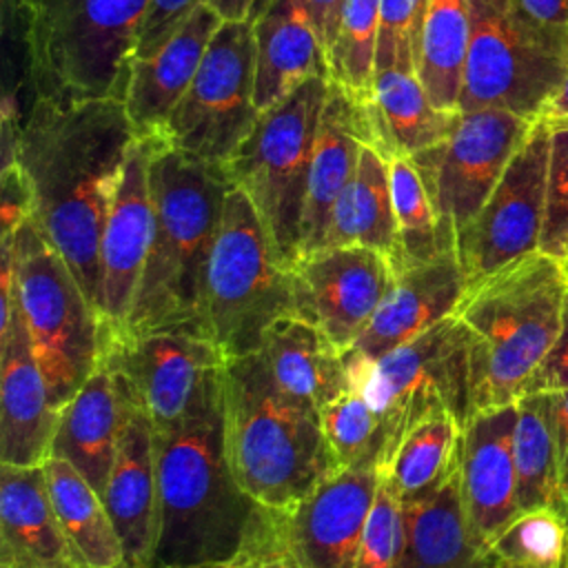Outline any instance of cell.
Instances as JSON below:
<instances>
[{"label": "cell", "mask_w": 568, "mask_h": 568, "mask_svg": "<svg viewBox=\"0 0 568 568\" xmlns=\"http://www.w3.org/2000/svg\"><path fill=\"white\" fill-rule=\"evenodd\" d=\"M135 140L124 102L113 98H38L24 109L18 129H2V166H18L29 191V217L71 266L95 313L100 240Z\"/></svg>", "instance_id": "obj_1"}, {"label": "cell", "mask_w": 568, "mask_h": 568, "mask_svg": "<svg viewBox=\"0 0 568 568\" xmlns=\"http://www.w3.org/2000/svg\"><path fill=\"white\" fill-rule=\"evenodd\" d=\"M224 366L175 426L155 430L160 528L151 568L282 559L277 513L235 481L224 444Z\"/></svg>", "instance_id": "obj_2"}, {"label": "cell", "mask_w": 568, "mask_h": 568, "mask_svg": "<svg viewBox=\"0 0 568 568\" xmlns=\"http://www.w3.org/2000/svg\"><path fill=\"white\" fill-rule=\"evenodd\" d=\"M153 231L140 286L120 328L209 335L206 268L233 182L224 164L162 144L149 164Z\"/></svg>", "instance_id": "obj_3"}, {"label": "cell", "mask_w": 568, "mask_h": 568, "mask_svg": "<svg viewBox=\"0 0 568 568\" xmlns=\"http://www.w3.org/2000/svg\"><path fill=\"white\" fill-rule=\"evenodd\" d=\"M31 100H124L149 0H0Z\"/></svg>", "instance_id": "obj_4"}, {"label": "cell", "mask_w": 568, "mask_h": 568, "mask_svg": "<svg viewBox=\"0 0 568 568\" xmlns=\"http://www.w3.org/2000/svg\"><path fill=\"white\" fill-rule=\"evenodd\" d=\"M224 444L240 488L286 510L339 470L320 410L280 388L262 353L224 364Z\"/></svg>", "instance_id": "obj_5"}, {"label": "cell", "mask_w": 568, "mask_h": 568, "mask_svg": "<svg viewBox=\"0 0 568 568\" xmlns=\"http://www.w3.org/2000/svg\"><path fill=\"white\" fill-rule=\"evenodd\" d=\"M566 288L561 260L537 251L464 291L455 315L470 335V415L526 395L557 339Z\"/></svg>", "instance_id": "obj_6"}, {"label": "cell", "mask_w": 568, "mask_h": 568, "mask_svg": "<svg viewBox=\"0 0 568 568\" xmlns=\"http://www.w3.org/2000/svg\"><path fill=\"white\" fill-rule=\"evenodd\" d=\"M470 335L450 315L402 346L366 357L344 353L348 386L359 388L379 419V475L406 433L435 413H450L464 428L470 417Z\"/></svg>", "instance_id": "obj_7"}, {"label": "cell", "mask_w": 568, "mask_h": 568, "mask_svg": "<svg viewBox=\"0 0 568 568\" xmlns=\"http://www.w3.org/2000/svg\"><path fill=\"white\" fill-rule=\"evenodd\" d=\"M2 253L13 266L16 297L49 402L60 413L100 362V317L71 266L31 217L2 235Z\"/></svg>", "instance_id": "obj_8"}, {"label": "cell", "mask_w": 568, "mask_h": 568, "mask_svg": "<svg viewBox=\"0 0 568 568\" xmlns=\"http://www.w3.org/2000/svg\"><path fill=\"white\" fill-rule=\"evenodd\" d=\"M328 78H311L260 113L253 131L224 164L244 191L286 268L302 257V217L313 149L328 95Z\"/></svg>", "instance_id": "obj_9"}, {"label": "cell", "mask_w": 568, "mask_h": 568, "mask_svg": "<svg viewBox=\"0 0 568 568\" xmlns=\"http://www.w3.org/2000/svg\"><path fill=\"white\" fill-rule=\"evenodd\" d=\"M206 324L226 362L262 348L266 328L293 315L291 268L282 264L260 213L231 189L206 268Z\"/></svg>", "instance_id": "obj_10"}, {"label": "cell", "mask_w": 568, "mask_h": 568, "mask_svg": "<svg viewBox=\"0 0 568 568\" xmlns=\"http://www.w3.org/2000/svg\"><path fill=\"white\" fill-rule=\"evenodd\" d=\"M568 71V27H544L510 0H470L459 111L504 109L541 118Z\"/></svg>", "instance_id": "obj_11"}, {"label": "cell", "mask_w": 568, "mask_h": 568, "mask_svg": "<svg viewBox=\"0 0 568 568\" xmlns=\"http://www.w3.org/2000/svg\"><path fill=\"white\" fill-rule=\"evenodd\" d=\"M253 91V22L222 20L195 78L155 138L180 153L226 164L260 118Z\"/></svg>", "instance_id": "obj_12"}, {"label": "cell", "mask_w": 568, "mask_h": 568, "mask_svg": "<svg viewBox=\"0 0 568 568\" xmlns=\"http://www.w3.org/2000/svg\"><path fill=\"white\" fill-rule=\"evenodd\" d=\"M532 122L504 109L462 111L446 140L410 155L448 246L479 213Z\"/></svg>", "instance_id": "obj_13"}, {"label": "cell", "mask_w": 568, "mask_h": 568, "mask_svg": "<svg viewBox=\"0 0 568 568\" xmlns=\"http://www.w3.org/2000/svg\"><path fill=\"white\" fill-rule=\"evenodd\" d=\"M550 120L537 118L455 251L466 288L539 251L546 217Z\"/></svg>", "instance_id": "obj_14"}, {"label": "cell", "mask_w": 568, "mask_h": 568, "mask_svg": "<svg viewBox=\"0 0 568 568\" xmlns=\"http://www.w3.org/2000/svg\"><path fill=\"white\" fill-rule=\"evenodd\" d=\"M100 359L144 404L155 430L184 419L226 364L213 337L182 328H100Z\"/></svg>", "instance_id": "obj_15"}, {"label": "cell", "mask_w": 568, "mask_h": 568, "mask_svg": "<svg viewBox=\"0 0 568 568\" xmlns=\"http://www.w3.org/2000/svg\"><path fill=\"white\" fill-rule=\"evenodd\" d=\"M379 468L362 462L335 470L277 513L280 555L293 568H353L377 497Z\"/></svg>", "instance_id": "obj_16"}, {"label": "cell", "mask_w": 568, "mask_h": 568, "mask_svg": "<svg viewBox=\"0 0 568 568\" xmlns=\"http://www.w3.org/2000/svg\"><path fill=\"white\" fill-rule=\"evenodd\" d=\"M395 268L366 246H326L291 266L293 315L317 326L339 351H351L379 302Z\"/></svg>", "instance_id": "obj_17"}, {"label": "cell", "mask_w": 568, "mask_h": 568, "mask_svg": "<svg viewBox=\"0 0 568 568\" xmlns=\"http://www.w3.org/2000/svg\"><path fill=\"white\" fill-rule=\"evenodd\" d=\"M0 273V459L11 466H42L51 457L58 410L16 297L13 266L2 253Z\"/></svg>", "instance_id": "obj_18"}, {"label": "cell", "mask_w": 568, "mask_h": 568, "mask_svg": "<svg viewBox=\"0 0 568 568\" xmlns=\"http://www.w3.org/2000/svg\"><path fill=\"white\" fill-rule=\"evenodd\" d=\"M113 382L120 402V426L102 499L122 539V568H151L160 528L155 430L135 393L115 375Z\"/></svg>", "instance_id": "obj_19"}, {"label": "cell", "mask_w": 568, "mask_h": 568, "mask_svg": "<svg viewBox=\"0 0 568 568\" xmlns=\"http://www.w3.org/2000/svg\"><path fill=\"white\" fill-rule=\"evenodd\" d=\"M160 138H138L115 184L100 240V328L126 324L151 246L149 164Z\"/></svg>", "instance_id": "obj_20"}, {"label": "cell", "mask_w": 568, "mask_h": 568, "mask_svg": "<svg viewBox=\"0 0 568 568\" xmlns=\"http://www.w3.org/2000/svg\"><path fill=\"white\" fill-rule=\"evenodd\" d=\"M517 404L473 413L459 437V486L468 524L486 548L521 513L513 435Z\"/></svg>", "instance_id": "obj_21"}, {"label": "cell", "mask_w": 568, "mask_h": 568, "mask_svg": "<svg viewBox=\"0 0 568 568\" xmlns=\"http://www.w3.org/2000/svg\"><path fill=\"white\" fill-rule=\"evenodd\" d=\"M466 291L457 251L395 271V277L353 351L379 357L455 315Z\"/></svg>", "instance_id": "obj_22"}, {"label": "cell", "mask_w": 568, "mask_h": 568, "mask_svg": "<svg viewBox=\"0 0 568 568\" xmlns=\"http://www.w3.org/2000/svg\"><path fill=\"white\" fill-rule=\"evenodd\" d=\"M220 24L222 16L213 4H200L153 55L133 60L122 102L138 138L158 135L195 78Z\"/></svg>", "instance_id": "obj_23"}, {"label": "cell", "mask_w": 568, "mask_h": 568, "mask_svg": "<svg viewBox=\"0 0 568 568\" xmlns=\"http://www.w3.org/2000/svg\"><path fill=\"white\" fill-rule=\"evenodd\" d=\"M501 561L477 541L459 486V457L433 490L402 501L397 568H495Z\"/></svg>", "instance_id": "obj_24"}, {"label": "cell", "mask_w": 568, "mask_h": 568, "mask_svg": "<svg viewBox=\"0 0 568 568\" xmlns=\"http://www.w3.org/2000/svg\"><path fill=\"white\" fill-rule=\"evenodd\" d=\"M364 144H368V129L362 104L346 89L331 82L308 171L302 255L324 246L333 206L355 175Z\"/></svg>", "instance_id": "obj_25"}, {"label": "cell", "mask_w": 568, "mask_h": 568, "mask_svg": "<svg viewBox=\"0 0 568 568\" xmlns=\"http://www.w3.org/2000/svg\"><path fill=\"white\" fill-rule=\"evenodd\" d=\"M0 568H78L42 466H0Z\"/></svg>", "instance_id": "obj_26"}, {"label": "cell", "mask_w": 568, "mask_h": 568, "mask_svg": "<svg viewBox=\"0 0 568 568\" xmlns=\"http://www.w3.org/2000/svg\"><path fill=\"white\" fill-rule=\"evenodd\" d=\"M368 144L386 160L415 155L446 140L462 111H444L433 104L415 69L386 67L373 78L371 98L362 102Z\"/></svg>", "instance_id": "obj_27"}, {"label": "cell", "mask_w": 568, "mask_h": 568, "mask_svg": "<svg viewBox=\"0 0 568 568\" xmlns=\"http://www.w3.org/2000/svg\"><path fill=\"white\" fill-rule=\"evenodd\" d=\"M255 106L266 111L311 78H328V58L300 0H273L253 20Z\"/></svg>", "instance_id": "obj_28"}, {"label": "cell", "mask_w": 568, "mask_h": 568, "mask_svg": "<svg viewBox=\"0 0 568 568\" xmlns=\"http://www.w3.org/2000/svg\"><path fill=\"white\" fill-rule=\"evenodd\" d=\"M282 390L322 410L348 388L344 351L297 315L275 320L260 348Z\"/></svg>", "instance_id": "obj_29"}, {"label": "cell", "mask_w": 568, "mask_h": 568, "mask_svg": "<svg viewBox=\"0 0 568 568\" xmlns=\"http://www.w3.org/2000/svg\"><path fill=\"white\" fill-rule=\"evenodd\" d=\"M120 426V402L104 362L60 408L51 455L73 464L102 495L111 473Z\"/></svg>", "instance_id": "obj_30"}, {"label": "cell", "mask_w": 568, "mask_h": 568, "mask_svg": "<svg viewBox=\"0 0 568 568\" xmlns=\"http://www.w3.org/2000/svg\"><path fill=\"white\" fill-rule=\"evenodd\" d=\"M47 490L78 568H122L124 548L102 495L67 459L44 464Z\"/></svg>", "instance_id": "obj_31"}, {"label": "cell", "mask_w": 568, "mask_h": 568, "mask_svg": "<svg viewBox=\"0 0 568 568\" xmlns=\"http://www.w3.org/2000/svg\"><path fill=\"white\" fill-rule=\"evenodd\" d=\"M366 246L397 266V222L393 211L388 160L371 144L362 146L357 171L337 197L324 246Z\"/></svg>", "instance_id": "obj_32"}, {"label": "cell", "mask_w": 568, "mask_h": 568, "mask_svg": "<svg viewBox=\"0 0 568 568\" xmlns=\"http://www.w3.org/2000/svg\"><path fill=\"white\" fill-rule=\"evenodd\" d=\"M470 42V0H430L419 31L417 75L437 109L459 111Z\"/></svg>", "instance_id": "obj_33"}, {"label": "cell", "mask_w": 568, "mask_h": 568, "mask_svg": "<svg viewBox=\"0 0 568 568\" xmlns=\"http://www.w3.org/2000/svg\"><path fill=\"white\" fill-rule=\"evenodd\" d=\"M459 437L462 424L450 413L428 415L406 433L379 477L388 481L402 501L419 497L439 486L455 468Z\"/></svg>", "instance_id": "obj_34"}, {"label": "cell", "mask_w": 568, "mask_h": 568, "mask_svg": "<svg viewBox=\"0 0 568 568\" xmlns=\"http://www.w3.org/2000/svg\"><path fill=\"white\" fill-rule=\"evenodd\" d=\"M513 455L519 510L557 508L568 515V499L559 486L550 430L528 395L517 402Z\"/></svg>", "instance_id": "obj_35"}, {"label": "cell", "mask_w": 568, "mask_h": 568, "mask_svg": "<svg viewBox=\"0 0 568 568\" xmlns=\"http://www.w3.org/2000/svg\"><path fill=\"white\" fill-rule=\"evenodd\" d=\"M388 180L393 195V211L397 222V266L395 271L428 262L446 251H455L446 244L435 209L426 193V186L406 155L388 160Z\"/></svg>", "instance_id": "obj_36"}, {"label": "cell", "mask_w": 568, "mask_h": 568, "mask_svg": "<svg viewBox=\"0 0 568 568\" xmlns=\"http://www.w3.org/2000/svg\"><path fill=\"white\" fill-rule=\"evenodd\" d=\"M382 0H344L337 36L328 47L331 82L346 89L359 104L371 98Z\"/></svg>", "instance_id": "obj_37"}, {"label": "cell", "mask_w": 568, "mask_h": 568, "mask_svg": "<svg viewBox=\"0 0 568 568\" xmlns=\"http://www.w3.org/2000/svg\"><path fill=\"white\" fill-rule=\"evenodd\" d=\"M501 564L524 568H566L568 515L557 508L519 513L490 544Z\"/></svg>", "instance_id": "obj_38"}, {"label": "cell", "mask_w": 568, "mask_h": 568, "mask_svg": "<svg viewBox=\"0 0 568 568\" xmlns=\"http://www.w3.org/2000/svg\"><path fill=\"white\" fill-rule=\"evenodd\" d=\"M320 419L339 468L362 462L377 464L379 419L359 388L348 386L320 410Z\"/></svg>", "instance_id": "obj_39"}, {"label": "cell", "mask_w": 568, "mask_h": 568, "mask_svg": "<svg viewBox=\"0 0 568 568\" xmlns=\"http://www.w3.org/2000/svg\"><path fill=\"white\" fill-rule=\"evenodd\" d=\"M428 2L430 0H382L375 71L386 67L417 71L419 31Z\"/></svg>", "instance_id": "obj_40"}, {"label": "cell", "mask_w": 568, "mask_h": 568, "mask_svg": "<svg viewBox=\"0 0 568 568\" xmlns=\"http://www.w3.org/2000/svg\"><path fill=\"white\" fill-rule=\"evenodd\" d=\"M568 240V120H550L546 217L539 251L559 257Z\"/></svg>", "instance_id": "obj_41"}, {"label": "cell", "mask_w": 568, "mask_h": 568, "mask_svg": "<svg viewBox=\"0 0 568 568\" xmlns=\"http://www.w3.org/2000/svg\"><path fill=\"white\" fill-rule=\"evenodd\" d=\"M402 550V499L379 477L377 497L353 568H397Z\"/></svg>", "instance_id": "obj_42"}, {"label": "cell", "mask_w": 568, "mask_h": 568, "mask_svg": "<svg viewBox=\"0 0 568 568\" xmlns=\"http://www.w3.org/2000/svg\"><path fill=\"white\" fill-rule=\"evenodd\" d=\"M200 4H211V0H149L133 60L153 55Z\"/></svg>", "instance_id": "obj_43"}, {"label": "cell", "mask_w": 568, "mask_h": 568, "mask_svg": "<svg viewBox=\"0 0 568 568\" xmlns=\"http://www.w3.org/2000/svg\"><path fill=\"white\" fill-rule=\"evenodd\" d=\"M528 397L532 399L550 430L559 486L564 497L568 499V390H541L528 393Z\"/></svg>", "instance_id": "obj_44"}, {"label": "cell", "mask_w": 568, "mask_h": 568, "mask_svg": "<svg viewBox=\"0 0 568 568\" xmlns=\"http://www.w3.org/2000/svg\"><path fill=\"white\" fill-rule=\"evenodd\" d=\"M541 390H568V288L564 297L561 308V324L557 339L546 355V359L539 364V368L532 373L526 395L528 393H541Z\"/></svg>", "instance_id": "obj_45"}, {"label": "cell", "mask_w": 568, "mask_h": 568, "mask_svg": "<svg viewBox=\"0 0 568 568\" xmlns=\"http://www.w3.org/2000/svg\"><path fill=\"white\" fill-rule=\"evenodd\" d=\"M302 9L306 11L317 38L322 40L326 53L328 47L333 44L337 36V24H339V13L344 0H300Z\"/></svg>", "instance_id": "obj_46"}, {"label": "cell", "mask_w": 568, "mask_h": 568, "mask_svg": "<svg viewBox=\"0 0 568 568\" xmlns=\"http://www.w3.org/2000/svg\"><path fill=\"white\" fill-rule=\"evenodd\" d=\"M515 11L544 27H568V0H510Z\"/></svg>", "instance_id": "obj_47"}, {"label": "cell", "mask_w": 568, "mask_h": 568, "mask_svg": "<svg viewBox=\"0 0 568 568\" xmlns=\"http://www.w3.org/2000/svg\"><path fill=\"white\" fill-rule=\"evenodd\" d=\"M222 20H248L255 0H211Z\"/></svg>", "instance_id": "obj_48"}, {"label": "cell", "mask_w": 568, "mask_h": 568, "mask_svg": "<svg viewBox=\"0 0 568 568\" xmlns=\"http://www.w3.org/2000/svg\"><path fill=\"white\" fill-rule=\"evenodd\" d=\"M541 115L548 118V120H568V71H566L557 93L550 98V102L546 104Z\"/></svg>", "instance_id": "obj_49"}, {"label": "cell", "mask_w": 568, "mask_h": 568, "mask_svg": "<svg viewBox=\"0 0 568 568\" xmlns=\"http://www.w3.org/2000/svg\"><path fill=\"white\" fill-rule=\"evenodd\" d=\"M255 559L248 557H237L231 561H209V564H193V566H158V568H257Z\"/></svg>", "instance_id": "obj_50"}, {"label": "cell", "mask_w": 568, "mask_h": 568, "mask_svg": "<svg viewBox=\"0 0 568 568\" xmlns=\"http://www.w3.org/2000/svg\"><path fill=\"white\" fill-rule=\"evenodd\" d=\"M273 0H255V4H253V9H251V13H248V20L253 22L255 18H260L266 9H268V4H271Z\"/></svg>", "instance_id": "obj_51"}, {"label": "cell", "mask_w": 568, "mask_h": 568, "mask_svg": "<svg viewBox=\"0 0 568 568\" xmlns=\"http://www.w3.org/2000/svg\"><path fill=\"white\" fill-rule=\"evenodd\" d=\"M257 568H293V566L286 559H268V561L257 564Z\"/></svg>", "instance_id": "obj_52"}, {"label": "cell", "mask_w": 568, "mask_h": 568, "mask_svg": "<svg viewBox=\"0 0 568 568\" xmlns=\"http://www.w3.org/2000/svg\"><path fill=\"white\" fill-rule=\"evenodd\" d=\"M559 260H561V264H564V266H566V271H568V240H566V244H564V248H561Z\"/></svg>", "instance_id": "obj_53"}, {"label": "cell", "mask_w": 568, "mask_h": 568, "mask_svg": "<svg viewBox=\"0 0 568 568\" xmlns=\"http://www.w3.org/2000/svg\"><path fill=\"white\" fill-rule=\"evenodd\" d=\"M495 568H524V566H510V564H499V566H495Z\"/></svg>", "instance_id": "obj_54"}, {"label": "cell", "mask_w": 568, "mask_h": 568, "mask_svg": "<svg viewBox=\"0 0 568 568\" xmlns=\"http://www.w3.org/2000/svg\"><path fill=\"white\" fill-rule=\"evenodd\" d=\"M566 568H568V564H566Z\"/></svg>", "instance_id": "obj_55"}]
</instances>
